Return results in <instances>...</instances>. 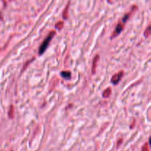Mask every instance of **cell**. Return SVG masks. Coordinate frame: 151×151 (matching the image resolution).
Wrapping results in <instances>:
<instances>
[{"label": "cell", "mask_w": 151, "mask_h": 151, "mask_svg": "<svg viewBox=\"0 0 151 151\" xmlns=\"http://www.w3.org/2000/svg\"><path fill=\"white\" fill-rule=\"evenodd\" d=\"M141 151H149V146H148V143H146V144L143 146L142 150Z\"/></svg>", "instance_id": "52a82bcc"}, {"label": "cell", "mask_w": 151, "mask_h": 151, "mask_svg": "<svg viewBox=\"0 0 151 151\" xmlns=\"http://www.w3.org/2000/svg\"><path fill=\"white\" fill-rule=\"evenodd\" d=\"M63 25V23L62 22H59V23H58L56 25V27H58V29H61L62 26Z\"/></svg>", "instance_id": "9c48e42d"}, {"label": "cell", "mask_w": 151, "mask_h": 151, "mask_svg": "<svg viewBox=\"0 0 151 151\" xmlns=\"http://www.w3.org/2000/svg\"><path fill=\"white\" fill-rule=\"evenodd\" d=\"M122 75H123L122 71V72H120L117 74H115L113 77H112V79H111V82H112V83L114 84H117V83L120 81V79H122Z\"/></svg>", "instance_id": "7a4b0ae2"}, {"label": "cell", "mask_w": 151, "mask_h": 151, "mask_svg": "<svg viewBox=\"0 0 151 151\" xmlns=\"http://www.w3.org/2000/svg\"><path fill=\"white\" fill-rule=\"evenodd\" d=\"M67 8H68V6H67V8H66V10H65V12H64V18L67 19Z\"/></svg>", "instance_id": "30bf717a"}, {"label": "cell", "mask_w": 151, "mask_h": 151, "mask_svg": "<svg viewBox=\"0 0 151 151\" xmlns=\"http://www.w3.org/2000/svg\"><path fill=\"white\" fill-rule=\"evenodd\" d=\"M150 27H148L146 32H144V36H145L146 37H148L150 35Z\"/></svg>", "instance_id": "ba28073f"}, {"label": "cell", "mask_w": 151, "mask_h": 151, "mask_svg": "<svg viewBox=\"0 0 151 151\" xmlns=\"http://www.w3.org/2000/svg\"><path fill=\"white\" fill-rule=\"evenodd\" d=\"M55 31H52V32L50 33L48 36L45 39V40L44 41V42L41 44V45L40 48H39V54H42L44 52L45 50H46V49L47 48V47H48L50 41L52 40V39L54 36H55Z\"/></svg>", "instance_id": "6da1fadb"}, {"label": "cell", "mask_w": 151, "mask_h": 151, "mask_svg": "<svg viewBox=\"0 0 151 151\" xmlns=\"http://www.w3.org/2000/svg\"><path fill=\"white\" fill-rule=\"evenodd\" d=\"M99 59V56H96L93 61V67H92V73H95V68H96V65H97V62Z\"/></svg>", "instance_id": "277c9868"}, {"label": "cell", "mask_w": 151, "mask_h": 151, "mask_svg": "<svg viewBox=\"0 0 151 151\" xmlns=\"http://www.w3.org/2000/svg\"><path fill=\"white\" fill-rule=\"evenodd\" d=\"M61 74L62 77L65 78V79H68L69 78H70V75H71L70 72H69V71H63V72L61 73Z\"/></svg>", "instance_id": "5b68a950"}, {"label": "cell", "mask_w": 151, "mask_h": 151, "mask_svg": "<svg viewBox=\"0 0 151 151\" xmlns=\"http://www.w3.org/2000/svg\"><path fill=\"white\" fill-rule=\"evenodd\" d=\"M110 93H111V89L108 88V89H106L103 92V96L104 97H108L110 96Z\"/></svg>", "instance_id": "8992f818"}, {"label": "cell", "mask_w": 151, "mask_h": 151, "mask_svg": "<svg viewBox=\"0 0 151 151\" xmlns=\"http://www.w3.org/2000/svg\"><path fill=\"white\" fill-rule=\"evenodd\" d=\"M122 30H123V25H122V23L120 22V23L118 24L117 27H116V30H115V31L114 32V34H113V36H112V38H113V37H114V36H117L118 34H120V33L121 32Z\"/></svg>", "instance_id": "3957f363"}]
</instances>
